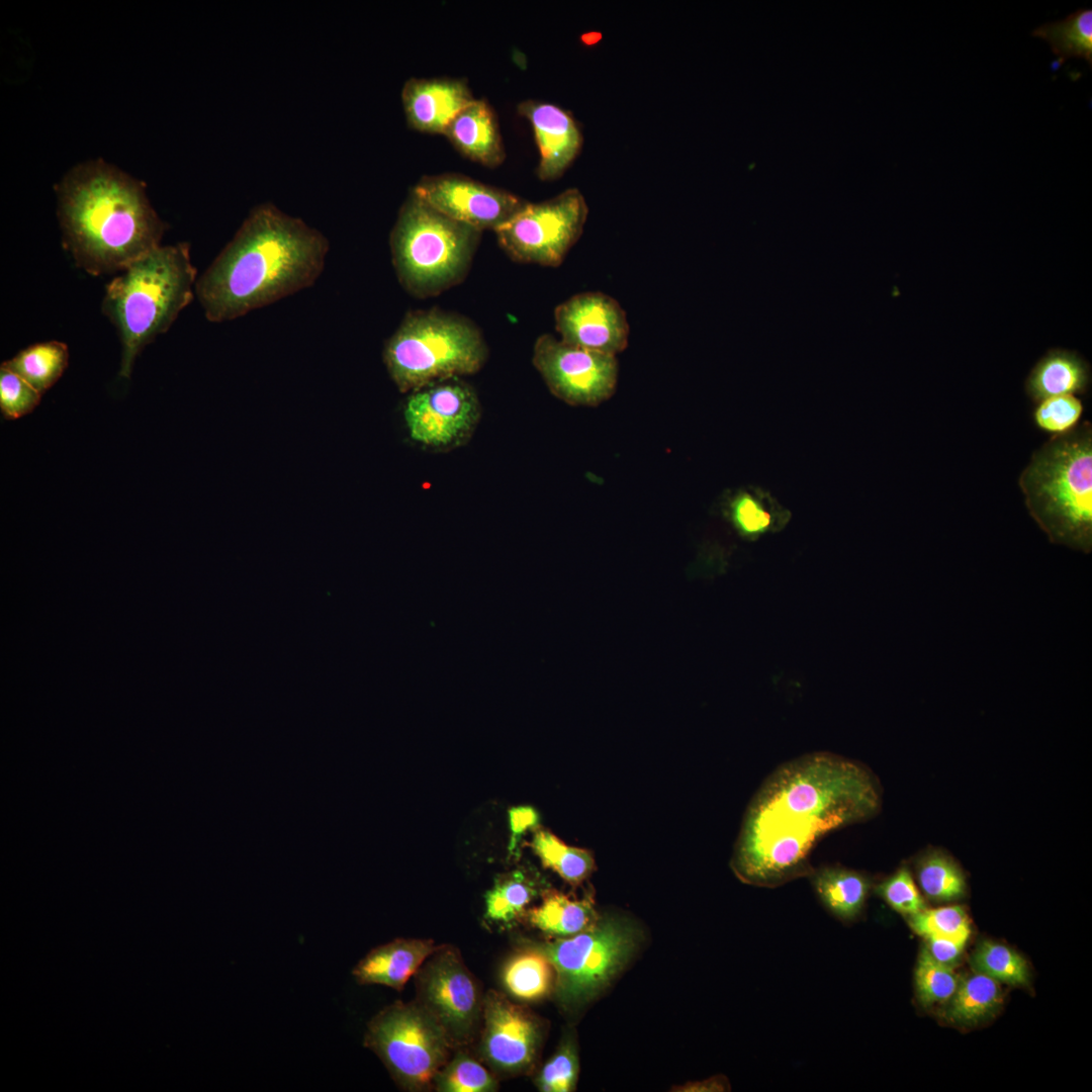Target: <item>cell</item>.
<instances>
[{"label":"cell","mask_w":1092,"mask_h":1092,"mask_svg":"<svg viewBox=\"0 0 1092 1092\" xmlns=\"http://www.w3.org/2000/svg\"><path fill=\"white\" fill-rule=\"evenodd\" d=\"M480 235L411 192L389 237L400 285L410 294L426 298L459 284L469 271Z\"/></svg>","instance_id":"obj_6"},{"label":"cell","mask_w":1092,"mask_h":1092,"mask_svg":"<svg viewBox=\"0 0 1092 1092\" xmlns=\"http://www.w3.org/2000/svg\"><path fill=\"white\" fill-rule=\"evenodd\" d=\"M487 355L471 321L438 308L408 312L383 350L387 371L401 392L476 373Z\"/></svg>","instance_id":"obj_7"},{"label":"cell","mask_w":1092,"mask_h":1092,"mask_svg":"<svg viewBox=\"0 0 1092 1092\" xmlns=\"http://www.w3.org/2000/svg\"><path fill=\"white\" fill-rule=\"evenodd\" d=\"M63 244L91 275L122 271L161 246L166 225L142 182L102 161L79 165L57 189Z\"/></svg>","instance_id":"obj_3"},{"label":"cell","mask_w":1092,"mask_h":1092,"mask_svg":"<svg viewBox=\"0 0 1092 1092\" xmlns=\"http://www.w3.org/2000/svg\"><path fill=\"white\" fill-rule=\"evenodd\" d=\"M1003 994L999 983L992 978L973 972L960 978L951 998L944 1004V1017L958 1025L977 1024L1002 1004Z\"/></svg>","instance_id":"obj_25"},{"label":"cell","mask_w":1092,"mask_h":1092,"mask_svg":"<svg viewBox=\"0 0 1092 1092\" xmlns=\"http://www.w3.org/2000/svg\"><path fill=\"white\" fill-rule=\"evenodd\" d=\"M196 275L189 245L179 243L155 248L106 285L102 311L120 338V376L129 378L140 352L191 302Z\"/></svg>","instance_id":"obj_4"},{"label":"cell","mask_w":1092,"mask_h":1092,"mask_svg":"<svg viewBox=\"0 0 1092 1092\" xmlns=\"http://www.w3.org/2000/svg\"><path fill=\"white\" fill-rule=\"evenodd\" d=\"M907 920L910 928L923 938L943 937L968 941L971 935L967 911L958 904L926 907Z\"/></svg>","instance_id":"obj_34"},{"label":"cell","mask_w":1092,"mask_h":1092,"mask_svg":"<svg viewBox=\"0 0 1092 1092\" xmlns=\"http://www.w3.org/2000/svg\"><path fill=\"white\" fill-rule=\"evenodd\" d=\"M1091 381L1090 366L1078 353L1051 349L1033 366L1025 381V392L1035 402L1063 394H1082Z\"/></svg>","instance_id":"obj_21"},{"label":"cell","mask_w":1092,"mask_h":1092,"mask_svg":"<svg viewBox=\"0 0 1092 1092\" xmlns=\"http://www.w3.org/2000/svg\"><path fill=\"white\" fill-rule=\"evenodd\" d=\"M533 364L549 390L572 405H598L616 389V356L571 346L552 335L536 340Z\"/></svg>","instance_id":"obj_12"},{"label":"cell","mask_w":1092,"mask_h":1092,"mask_svg":"<svg viewBox=\"0 0 1092 1092\" xmlns=\"http://www.w3.org/2000/svg\"><path fill=\"white\" fill-rule=\"evenodd\" d=\"M444 135L461 154L483 166L497 167L506 158L496 116L485 100L471 101L450 122Z\"/></svg>","instance_id":"obj_20"},{"label":"cell","mask_w":1092,"mask_h":1092,"mask_svg":"<svg viewBox=\"0 0 1092 1092\" xmlns=\"http://www.w3.org/2000/svg\"><path fill=\"white\" fill-rule=\"evenodd\" d=\"M364 1045L408 1092L432 1090L436 1075L455 1050L437 1019L416 1000L396 1001L374 1015Z\"/></svg>","instance_id":"obj_8"},{"label":"cell","mask_w":1092,"mask_h":1092,"mask_svg":"<svg viewBox=\"0 0 1092 1092\" xmlns=\"http://www.w3.org/2000/svg\"><path fill=\"white\" fill-rule=\"evenodd\" d=\"M635 944L633 927L617 918L599 919L569 937L528 943L554 966V991L564 1008L581 1005L601 991L626 965Z\"/></svg>","instance_id":"obj_9"},{"label":"cell","mask_w":1092,"mask_h":1092,"mask_svg":"<svg viewBox=\"0 0 1092 1092\" xmlns=\"http://www.w3.org/2000/svg\"><path fill=\"white\" fill-rule=\"evenodd\" d=\"M1083 413L1082 401L1072 394L1048 397L1038 402L1033 413L1036 426L1050 433L1062 434L1070 431Z\"/></svg>","instance_id":"obj_38"},{"label":"cell","mask_w":1092,"mask_h":1092,"mask_svg":"<svg viewBox=\"0 0 1092 1092\" xmlns=\"http://www.w3.org/2000/svg\"><path fill=\"white\" fill-rule=\"evenodd\" d=\"M436 947L429 938H395L368 951L352 975L358 984L382 985L400 992Z\"/></svg>","instance_id":"obj_19"},{"label":"cell","mask_w":1092,"mask_h":1092,"mask_svg":"<svg viewBox=\"0 0 1092 1092\" xmlns=\"http://www.w3.org/2000/svg\"><path fill=\"white\" fill-rule=\"evenodd\" d=\"M408 125L419 131L444 134L456 115L474 100L459 79L411 78L401 91Z\"/></svg>","instance_id":"obj_18"},{"label":"cell","mask_w":1092,"mask_h":1092,"mask_svg":"<svg viewBox=\"0 0 1092 1092\" xmlns=\"http://www.w3.org/2000/svg\"><path fill=\"white\" fill-rule=\"evenodd\" d=\"M560 340L581 349L616 356L628 346L629 324L620 303L603 292H583L556 306Z\"/></svg>","instance_id":"obj_16"},{"label":"cell","mask_w":1092,"mask_h":1092,"mask_svg":"<svg viewBox=\"0 0 1092 1092\" xmlns=\"http://www.w3.org/2000/svg\"><path fill=\"white\" fill-rule=\"evenodd\" d=\"M1032 36L1046 40L1058 57L1053 69L1070 58H1083L1092 68V9L1079 8L1065 19L1050 21L1033 29Z\"/></svg>","instance_id":"obj_26"},{"label":"cell","mask_w":1092,"mask_h":1092,"mask_svg":"<svg viewBox=\"0 0 1092 1092\" xmlns=\"http://www.w3.org/2000/svg\"><path fill=\"white\" fill-rule=\"evenodd\" d=\"M416 1001L440 1023L455 1049L478 1036L484 994L460 951L440 944L415 974Z\"/></svg>","instance_id":"obj_11"},{"label":"cell","mask_w":1092,"mask_h":1092,"mask_svg":"<svg viewBox=\"0 0 1092 1092\" xmlns=\"http://www.w3.org/2000/svg\"><path fill=\"white\" fill-rule=\"evenodd\" d=\"M924 939L925 948L931 958L949 968H954L959 964L968 942L943 937H927Z\"/></svg>","instance_id":"obj_40"},{"label":"cell","mask_w":1092,"mask_h":1092,"mask_svg":"<svg viewBox=\"0 0 1092 1092\" xmlns=\"http://www.w3.org/2000/svg\"><path fill=\"white\" fill-rule=\"evenodd\" d=\"M578 1058L571 1039L563 1040L538 1073L535 1084L542 1092H570L575 1089Z\"/></svg>","instance_id":"obj_35"},{"label":"cell","mask_w":1092,"mask_h":1092,"mask_svg":"<svg viewBox=\"0 0 1092 1092\" xmlns=\"http://www.w3.org/2000/svg\"><path fill=\"white\" fill-rule=\"evenodd\" d=\"M412 192L436 210L480 232H495L528 201L460 174L424 176Z\"/></svg>","instance_id":"obj_15"},{"label":"cell","mask_w":1092,"mask_h":1092,"mask_svg":"<svg viewBox=\"0 0 1092 1092\" xmlns=\"http://www.w3.org/2000/svg\"><path fill=\"white\" fill-rule=\"evenodd\" d=\"M587 214L582 193L568 188L542 202H528L494 233L512 260L557 267L582 235Z\"/></svg>","instance_id":"obj_10"},{"label":"cell","mask_w":1092,"mask_h":1092,"mask_svg":"<svg viewBox=\"0 0 1092 1092\" xmlns=\"http://www.w3.org/2000/svg\"><path fill=\"white\" fill-rule=\"evenodd\" d=\"M518 112L532 126L539 151L537 175L543 181L561 177L578 156L583 136L572 115L553 103L526 100Z\"/></svg>","instance_id":"obj_17"},{"label":"cell","mask_w":1092,"mask_h":1092,"mask_svg":"<svg viewBox=\"0 0 1092 1092\" xmlns=\"http://www.w3.org/2000/svg\"><path fill=\"white\" fill-rule=\"evenodd\" d=\"M498 1078L465 1048L455 1049L434 1079L438 1092H494Z\"/></svg>","instance_id":"obj_31"},{"label":"cell","mask_w":1092,"mask_h":1092,"mask_svg":"<svg viewBox=\"0 0 1092 1092\" xmlns=\"http://www.w3.org/2000/svg\"><path fill=\"white\" fill-rule=\"evenodd\" d=\"M529 845L544 868L573 887L582 884L595 870L589 850L566 844L548 829L535 828Z\"/></svg>","instance_id":"obj_27"},{"label":"cell","mask_w":1092,"mask_h":1092,"mask_svg":"<svg viewBox=\"0 0 1092 1092\" xmlns=\"http://www.w3.org/2000/svg\"><path fill=\"white\" fill-rule=\"evenodd\" d=\"M41 393L22 377L1 365L0 410L7 420H16L31 413L39 403Z\"/></svg>","instance_id":"obj_37"},{"label":"cell","mask_w":1092,"mask_h":1092,"mask_svg":"<svg viewBox=\"0 0 1092 1092\" xmlns=\"http://www.w3.org/2000/svg\"><path fill=\"white\" fill-rule=\"evenodd\" d=\"M68 360L67 345L50 341L25 348L2 365L43 394L62 376Z\"/></svg>","instance_id":"obj_28"},{"label":"cell","mask_w":1092,"mask_h":1092,"mask_svg":"<svg viewBox=\"0 0 1092 1092\" xmlns=\"http://www.w3.org/2000/svg\"><path fill=\"white\" fill-rule=\"evenodd\" d=\"M875 893L894 911L906 918L927 907L911 872L906 867H901L878 884Z\"/></svg>","instance_id":"obj_36"},{"label":"cell","mask_w":1092,"mask_h":1092,"mask_svg":"<svg viewBox=\"0 0 1092 1092\" xmlns=\"http://www.w3.org/2000/svg\"><path fill=\"white\" fill-rule=\"evenodd\" d=\"M808 877L820 902L836 919L848 923L860 916L872 886L866 875L840 866H825Z\"/></svg>","instance_id":"obj_22"},{"label":"cell","mask_w":1092,"mask_h":1092,"mask_svg":"<svg viewBox=\"0 0 1092 1092\" xmlns=\"http://www.w3.org/2000/svg\"><path fill=\"white\" fill-rule=\"evenodd\" d=\"M535 881L523 870H514L497 877L484 897L487 920L507 925L526 913L537 896Z\"/></svg>","instance_id":"obj_29"},{"label":"cell","mask_w":1092,"mask_h":1092,"mask_svg":"<svg viewBox=\"0 0 1092 1092\" xmlns=\"http://www.w3.org/2000/svg\"><path fill=\"white\" fill-rule=\"evenodd\" d=\"M1018 486L1029 515L1052 543L1091 551V423L1057 434L1033 451Z\"/></svg>","instance_id":"obj_5"},{"label":"cell","mask_w":1092,"mask_h":1092,"mask_svg":"<svg viewBox=\"0 0 1092 1092\" xmlns=\"http://www.w3.org/2000/svg\"><path fill=\"white\" fill-rule=\"evenodd\" d=\"M475 391L458 378L433 383L411 393L404 406L410 437L436 450L466 443L480 419Z\"/></svg>","instance_id":"obj_13"},{"label":"cell","mask_w":1092,"mask_h":1092,"mask_svg":"<svg viewBox=\"0 0 1092 1092\" xmlns=\"http://www.w3.org/2000/svg\"><path fill=\"white\" fill-rule=\"evenodd\" d=\"M914 870L920 891L931 901L952 902L966 894L964 872L942 851L931 850L923 853L915 860Z\"/></svg>","instance_id":"obj_30"},{"label":"cell","mask_w":1092,"mask_h":1092,"mask_svg":"<svg viewBox=\"0 0 1092 1092\" xmlns=\"http://www.w3.org/2000/svg\"><path fill=\"white\" fill-rule=\"evenodd\" d=\"M500 978L512 997L527 1002L546 998L556 984V972L550 960L530 945L507 960Z\"/></svg>","instance_id":"obj_24"},{"label":"cell","mask_w":1092,"mask_h":1092,"mask_svg":"<svg viewBox=\"0 0 1092 1092\" xmlns=\"http://www.w3.org/2000/svg\"><path fill=\"white\" fill-rule=\"evenodd\" d=\"M729 516L735 528L743 535L762 534L771 526L769 508L759 494L737 492L729 503Z\"/></svg>","instance_id":"obj_39"},{"label":"cell","mask_w":1092,"mask_h":1092,"mask_svg":"<svg viewBox=\"0 0 1092 1092\" xmlns=\"http://www.w3.org/2000/svg\"><path fill=\"white\" fill-rule=\"evenodd\" d=\"M527 917L532 926L557 938L588 930L600 919L590 899H575L556 890H546L542 902L529 909Z\"/></svg>","instance_id":"obj_23"},{"label":"cell","mask_w":1092,"mask_h":1092,"mask_svg":"<svg viewBox=\"0 0 1092 1092\" xmlns=\"http://www.w3.org/2000/svg\"><path fill=\"white\" fill-rule=\"evenodd\" d=\"M880 787L861 763L829 752L776 768L750 801L731 869L743 883L775 888L814 870L810 855L829 832L873 817Z\"/></svg>","instance_id":"obj_1"},{"label":"cell","mask_w":1092,"mask_h":1092,"mask_svg":"<svg viewBox=\"0 0 1092 1092\" xmlns=\"http://www.w3.org/2000/svg\"><path fill=\"white\" fill-rule=\"evenodd\" d=\"M329 250L300 218L258 205L197 279L195 296L209 322L241 317L313 285Z\"/></svg>","instance_id":"obj_2"},{"label":"cell","mask_w":1092,"mask_h":1092,"mask_svg":"<svg viewBox=\"0 0 1092 1092\" xmlns=\"http://www.w3.org/2000/svg\"><path fill=\"white\" fill-rule=\"evenodd\" d=\"M510 824L512 836L509 850L515 852L522 835L528 830L538 827L539 814L530 806H519L510 809Z\"/></svg>","instance_id":"obj_41"},{"label":"cell","mask_w":1092,"mask_h":1092,"mask_svg":"<svg viewBox=\"0 0 1092 1092\" xmlns=\"http://www.w3.org/2000/svg\"><path fill=\"white\" fill-rule=\"evenodd\" d=\"M960 977L949 968L937 963L926 948H922L914 973L915 993L925 1008L944 1005L953 995Z\"/></svg>","instance_id":"obj_33"},{"label":"cell","mask_w":1092,"mask_h":1092,"mask_svg":"<svg viewBox=\"0 0 1092 1092\" xmlns=\"http://www.w3.org/2000/svg\"><path fill=\"white\" fill-rule=\"evenodd\" d=\"M542 1039V1022L532 1012L495 990L484 994L477 1055L497 1078L530 1072Z\"/></svg>","instance_id":"obj_14"},{"label":"cell","mask_w":1092,"mask_h":1092,"mask_svg":"<svg viewBox=\"0 0 1092 1092\" xmlns=\"http://www.w3.org/2000/svg\"><path fill=\"white\" fill-rule=\"evenodd\" d=\"M975 972L984 974L998 983L1025 986L1029 983L1026 961L1009 946L990 940L981 941L970 958Z\"/></svg>","instance_id":"obj_32"}]
</instances>
